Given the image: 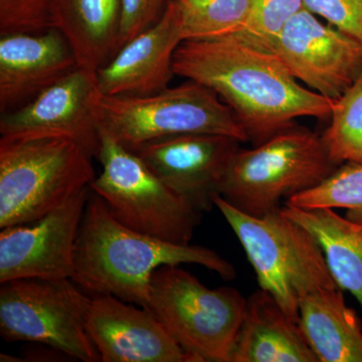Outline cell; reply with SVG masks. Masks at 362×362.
Masks as SVG:
<instances>
[{"label":"cell","instance_id":"cell-1","mask_svg":"<svg viewBox=\"0 0 362 362\" xmlns=\"http://www.w3.org/2000/svg\"><path fill=\"white\" fill-rule=\"evenodd\" d=\"M175 76L214 90L258 145L301 117L330 118L337 100L304 87L272 52L238 35L185 40L176 49Z\"/></svg>","mask_w":362,"mask_h":362},{"label":"cell","instance_id":"cell-2","mask_svg":"<svg viewBox=\"0 0 362 362\" xmlns=\"http://www.w3.org/2000/svg\"><path fill=\"white\" fill-rule=\"evenodd\" d=\"M181 264L206 267L226 281L235 277V267L213 250L175 244L132 230L114 218L101 197L94 192L89 195L71 277L81 289L146 308L154 272Z\"/></svg>","mask_w":362,"mask_h":362},{"label":"cell","instance_id":"cell-3","mask_svg":"<svg viewBox=\"0 0 362 362\" xmlns=\"http://www.w3.org/2000/svg\"><path fill=\"white\" fill-rule=\"evenodd\" d=\"M337 168L321 135L293 124L251 149L238 150L218 194L243 213L264 216L320 185Z\"/></svg>","mask_w":362,"mask_h":362},{"label":"cell","instance_id":"cell-4","mask_svg":"<svg viewBox=\"0 0 362 362\" xmlns=\"http://www.w3.org/2000/svg\"><path fill=\"white\" fill-rule=\"evenodd\" d=\"M214 204L244 247L259 288L270 293L298 323L302 298L337 285L317 240L304 226L288 218L282 207L264 216H252L218 194Z\"/></svg>","mask_w":362,"mask_h":362},{"label":"cell","instance_id":"cell-5","mask_svg":"<svg viewBox=\"0 0 362 362\" xmlns=\"http://www.w3.org/2000/svg\"><path fill=\"white\" fill-rule=\"evenodd\" d=\"M92 158L66 138H0V228L39 220L89 188Z\"/></svg>","mask_w":362,"mask_h":362},{"label":"cell","instance_id":"cell-6","mask_svg":"<svg viewBox=\"0 0 362 362\" xmlns=\"http://www.w3.org/2000/svg\"><path fill=\"white\" fill-rule=\"evenodd\" d=\"M97 114L100 128L130 150L153 140L197 133L249 141L230 107L214 90L192 80L144 97L100 93Z\"/></svg>","mask_w":362,"mask_h":362},{"label":"cell","instance_id":"cell-7","mask_svg":"<svg viewBox=\"0 0 362 362\" xmlns=\"http://www.w3.org/2000/svg\"><path fill=\"white\" fill-rule=\"evenodd\" d=\"M246 302L235 288L209 289L168 265L152 275L146 309L197 362H230Z\"/></svg>","mask_w":362,"mask_h":362},{"label":"cell","instance_id":"cell-8","mask_svg":"<svg viewBox=\"0 0 362 362\" xmlns=\"http://www.w3.org/2000/svg\"><path fill=\"white\" fill-rule=\"evenodd\" d=\"M101 175L90 189L124 226L175 244H189L201 211L164 185L132 150L100 128Z\"/></svg>","mask_w":362,"mask_h":362},{"label":"cell","instance_id":"cell-9","mask_svg":"<svg viewBox=\"0 0 362 362\" xmlns=\"http://www.w3.org/2000/svg\"><path fill=\"white\" fill-rule=\"evenodd\" d=\"M92 298L71 279H18L0 287V334L37 343L83 362L101 361L88 334Z\"/></svg>","mask_w":362,"mask_h":362},{"label":"cell","instance_id":"cell-10","mask_svg":"<svg viewBox=\"0 0 362 362\" xmlns=\"http://www.w3.org/2000/svg\"><path fill=\"white\" fill-rule=\"evenodd\" d=\"M293 77L309 89L337 100L362 74V42L302 9L272 42Z\"/></svg>","mask_w":362,"mask_h":362},{"label":"cell","instance_id":"cell-11","mask_svg":"<svg viewBox=\"0 0 362 362\" xmlns=\"http://www.w3.org/2000/svg\"><path fill=\"white\" fill-rule=\"evenodd\" d=\"M90 187L32 223L0 232V283L18 279H71L78 230Z\"/></svg>","mask_w":362,"mask_h":362},{"label":"cell","instance_id":"cell-12","mask_svg":"<svg viewBox=\"0 0 362 362\" xmlns=\"http://www.w3.org/2000/svg\"><path fill=\"white\" fill-rule=\"evenodd\" d=\"M97 74L78 66L16 110L1 114L2 139L59 137L77 142L92 157L100 147Z\"/></svg>","mask_w":362,"mask_h":362},{"label":"cell","instance_id":"cell-13","mask_svg":"<svg viewBox=\"0 0 362 362\" xmlns=\"http://www.w3.org/2000/svg\"><path fill=\"white\" fill-rule=\"evenodd\" d=\"M240 143L230 136L197 133L153 140L132 151L175 194L204 213L214 206V195Z\"/></svg>","mask_w":362,"mask_h":362},{"label":"cell","instance_id":"cell-14","mask_svg":"<svg viewBox=\"0 0 362 362\" xmlns=\"http://www.w3.org/2000/svg\"><path fill=\"white\" fill-rule=\"evenodd\" d=\"M87 331L103 362H197L148 309L112 295L93 296Z\"/></svg>","mask_w":362,"mask_h":362},{"label":"cell","instance_id":"cell-15","mask_svg":"<svg viewBox=\"0 0 362 362\" xmlns=\"http://www.w3.org/2000/svg\"><path fill=\"white\" fill-rule=\"evenodd\" d=\"M182 42L180 18L168 0L159 20L97 71L99 92L104 96L144 97L165 90L175 76L173 59Z\"/></svg>","mask_w":362,"mask_h":362},{"label":"cell","instance_id":"cell-16","mask_svg":"<svg viewBox=\"0 0 362 362\" xmlns=\"http://www.w3.org/2000/svg\"><path fill=\"white\" fill-rule=\"evenodd\" d=\"M78 66L73 49L56 28L0 35V111L16 110Z\"/></svg>","mask_w":362,"mask_h":362},{"label":"cell","instance_id":"cell-17","mask_svg":"<svg viewBox=\"0 0 362 362\" xmlns=\"http://www.w3.org/2000/svg\"><path fill=\"white\" fill-rule=\"evenodd\" d=\"M230 362H319L299 323L270 293L247 298Z\"/></svg>","mask_w":362,"mask_h":362},{"label":"cell","instance_id":"cell-18","mask_svg":"<svg viewBox=\"0 0 362 362\" xmlns=\"http://www.w3.org/2000/svg\"><path fill=\"white\" fill-rule=\"evenodd\" d=\"M121 0H54L52 28L65 37L80 68L97 74L119 49Z\"/></svg>","mask_w":362,"mask_h":362},{"label":"cell","instance_id":"cell-19","mask_svg":"<svg viewBox=\"0 0 362 362\" xmlns=\"http://www.w3.org/2000/svg\"><path fill=\"white\" fill-rule=\"evenodd\" d=\"M299 326L319 362H362V324L339 286L302 298Z\"/></svg>","mask_w":362,"mask_h":362},{"label":"cell","instance_id":"cell-20","mask_svg":"<svg viewBox=\"0 0 362 362\" xmlns=\"http://www.w3.org/2000/svg\"><path fill=\"white\" fill-rule=\"evenodd\" d=\"M284 204L283 213L313 235L333 280L356 297L362 310V226L343 218L335 209Z\"/></svg>","mask_w":362,"mask_h":362},{"label":"cell","instance_id":"cell-21","mask_svg":"<svg viewBox=\"0 0 362 362\" xmlns=\"http://www.w3.org/2000/svg\"><path fill=\"white\" fill-rule=\"evenodd\" d=\"M185 40H211L243 32L251 0H170Z\"/></svg>","mask_w":362,"mask_h":362},{"label":"cell","instance_id":"cell-22","mask_svg":"<svg viewBox=\"0 0 362 362\" xmlns=\"http://www.w3.org/2000/svg\"><path fill=\"white\" fill-rule=\"evenodd\" d=\"M324 131V145L337 165L362 164V74L338 98Z\"/></svg>","mask_w":362,"mask_h":362},{"label":"cell","instance_id":"cell-23","mask_svg":"<svg viewBox=\"0 0 362 362\" xmlns=\"http://www.w3.org/2000/svg\"><path fill=\"white\" fill-rule=\"evenodd\" d=\"M285 202L303 209H345V218L362 226V164L343 163L320 185Z\"/></svg>","mask_w":362,"mask_h":362},{"label":"cell","instance_id":"cell-24","mask_svg":"<svg viewBox=\"0 0 362 362\" xmlns=\"http://www.w3.org/2000/svg\"><path fill=\"white\" fill-rule=\"evenodd\" d=\"M303 8V0H251L246 26L237 35L269 51L286 23Z\"/></svg>","mask_w":362,"mask_h":362},{"label":"cell","instance_id":"cell-25","mask_svg":"<svg viewBox=\"0 0 362 362\" xmlns=\"http://www.w3.org/2000/svg\"><path fill=\"white\" fill-rule=\"evenodd\" d=\"M54 0H0V35L40 33L52 28Z\"/></svg>","mask_w":362,"mask_h":362},{"label":"cell","instance_id":"cell-26","mask_svg":"<svg viewBox=\"0 0 362 362\" xmlns=\"http://www.w3.org/2000/svg\"><path fill=\"white\" fill-rule=\"evenodd\" d=\"M304 8L362 42V0H303Z\"/></svg>","mask_w":362,"mask_h":362},{"label":"cell","instance_id":"cell-27","mask_svg":"<svg viewBox=\"0 0 362 362\" xmlns=\"http://www.w3.org/2000/svg\"><path fill=\"white\" fill-rule=\"evenodd\" d=\"M164 0H121L119 49L160 18ZM117 54V52H116Z\"/></svg>","mask_w":362,"mask_h":362},{"label":"cell","instance_id":"cell-28","mask_svg":"<svg viewBox=\"0 0 362 362\" xmlns=\"http://www.w3.org/2000/svg\"><path fill=\"white\" fill-rule=\"evenodd\" d=\"M0 357H1V361H21V359H16V357L7 356V354H2Z\"/></svg>","mask_w":362,"mask_h":362},{"label":"cell","instance_id":"cell-29","mask_svg":"<svg viewBox=\"0 0 362 362\" xmlns=\"http://www.w3.org/2000/svg\"><path fill=\"white\" fill-rule=\"evenodd\" d=\"M166 1H168V0H164V2H165V4H166Z\"/></svg>","mask_w":362,"mask_h":362}]
</instances>
